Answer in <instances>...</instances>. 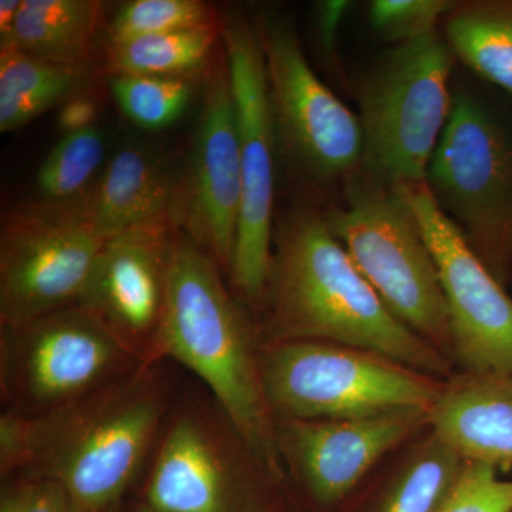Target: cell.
I'll return each instance as SVG.
<instances>
[{
  "mask_svg": "<svg viewBox=\"0 0 512 512\" xmlns=\"http://www.w3.org/2000/svg\"><path fill=\"white\" fill-rule=\"evenodd\" d=\"M350 8H352V3L343 2V0H332V2L328 0V2H320L316 5V33H318L323 50L330 55L336 53L339 29Z\"/></svg>",
  "mask_w": 512,
  "mask_h": 512,
  "instance_id": "obj_31",
  "label": "cell"
},
{
  "mask_svg": "<svg viewBox=\"0 0 512 512\" xmlns=\"http://www.w3.org/2000/svg\"><path fill=\"white\" fill-rule=\"evenodd\" d=\"M18 480L22 488V512H87L55 484L25 478Z\"/></svg>",
  "mask_w": 512,
  "mask_h": 512,
  "instance_id": "obj_29",
  "label": "cell"
},
{
  "mask_svg": "<svg viewBox=\"0 0 512 512\" xmlns=\"http://www.w3.org/2000/svg\"><path fill=\"white\" fill-rule=\"evenodd\" d=\"M464 467L466 461L456 451L430 434L365 512H440Z\"/></svg>",
  "mask_w": 512,
  "mask_h": 512,
  "instance_id": "obj_22",
  "label": "cell"
},
{
  "mask_svg": "<svg viewBox=\"0 0 512 512\" xmlns=\"http://www.w3.org/2000/svg\"><path fill=\"white\" fill-rule=\"evenodd\" d=\"M0 512H22V488L19 480L3 487Z\"/></svg>",
  "mask_w": 512,
  "mask_h": 512,
  "instance_id": "obj_33",
  "label": "cell"
},
{
  "mask_svg": "<svg viewBox=\"0 0 512 512\" xmlns=\"http://www.w3.org/2000/svg\"><path fill=\"white\" fill-rule=\"evenodd\" d=\"M133 512H153V511H151V508L148 507V505L146 503H144V501H143V504H140V505H138L137 508H134Z\"/></svg>",
  "mask_w": 512,
  "mask_h": 512,
  "instance_id": "obj_34",
  "label": "cell"
},
{
  "mask_svg": "<svg viewBox=\"0 0 512 512\" xmlns=\"http://www.w3.org/2000/svg\"><path fill=\"white\" fill-rule=\"evenodd\" d=\"M106 156V140L96 126L63 134L43 160L36 175L37 190L43 200H80L93 187Z\"/></svg>",
  "mask_w": 512,
  "mask_h": 512,
  "instance_id": "obj_24",
  "label": "cell"
},
{
  "mask_svg": "<svg viewBox=\"0 0 512 512\" xmlns=\"http://www.w3.org/2000/svg\"><path fill=\"white\" fill-rule=\"evenodd\" d=\"M261 373L275 421L430 412L443 390L433 376L387 357L320 340L262 343Z\"/></svg>",
  "mask_w": 512,
  "mask_h": 512,
  "instance_id": "obj_5",
  "label": "cell"
},
{
  "mask_svg": "<svg viewBox=\"0 0 512 512\" xmlns=\"http://www.w3.org/2000/svg\"><path fill=\"white\" fill-rule=\"evenodd\" d=\"M109 86L120 110L146 130H163L180 120L194 96L192 77L111 74Z\"/></svg>",
  "mask_w": 512,
  "mask_h": 512,
  "instance_id": "obj_25",
  "label": "cell"
},
{
  "mask_svg": "<svg viewBox=\"0 0 512 512\" xmlns=\"http://www.w3.org/2000/svg\"><path fill=\"white\" fill-rule=\"evenodd\" d=\"M457 5L450 0H375L367 18L377 35L402 45L437 32L441 18Z\"/></svg>",
  "mask_w": 512,
  "mask_h": 512,
  "instance_id": "obj_27",
  "label": "cell"
},
{
  "mask_svg": "<svg viewBox=\"0 0 512 512\" xmlns=\"http://www.w3.org/2000/svg\"><path fill=\"white\" fill-rule=\"evenodd\" d=\"M174 188L175 178L154 154L126 147L82 197L84 212L94 232L107 241L171 214Z\"/></svg>",
  "mask_w": 512,
  "mask_h": 512,
  "instance_id": "obj_18",
  "label": "cell"
},
{
  "mask_svg": "<svg viewBox=\"0 0 512 512\" xmlns=\"http://www.w3.org/2000/svg\"><path fill=\"white\" fill-rule=\"evenodd\" d=\"M241 147L242 198L229 279L248 305L264 303L272 262L274 225V117L258 30L241 12L221 23Z\"/></svg>",
  "mask_w": 512,
  "mask_h": 512,
  "instance_id": "obj_9",
  "label": "cell"
},
{
  "mask_svg": "<svg viewBox=\"0 0 512 512\" xmlns=\"http://www.w3.org/2000/svg\"><path fill=\"white\" fill-rule=\"evenodd\" d=\"M218 23L214 8L201 0H133L110 22L109 45Z\"/></svg>",
  "mask_w": 512,
  "mask_h": 512,
  "instance_id": "obj_26",
  "label": "cell"
},
{
  "mask_svg": "<svg viewBox=\"0 0 512 512\" xmlns=\"http://www.w3.org/2000/svg\"><path fill=\"white\" fill-rule=\"evenodd\" d=\"M255 26L264 50L278 143L306 173L320 180L346 177L362 167L359 116L313 72L291 22L264 12Z\"/></svg>",
  "mask_w": 512,
  "mask_h": 512,
  "instance_id": "obj_12",
  "label": "cell"
},
{
  "mask_svg": "<svg viewBox=\"0 0 512 512\" xmlns=\"http://www.w3.org/2000/svg\"><path fill=\"white\" fill-rule=\"evenodd\" d=\"M99 116V104L86 92L76 94L66 101L57 114V124L64 134L86 130L94 127Z\"/></svg>",
  "mask_w": 512,
  "mask_h": 512,
  "instance_id": "obj_30",
  "label": "cell"
},
{
  "mask_svg": "<svg viewBox=\"0 0 512 512\" xmlns=\"http://www.w3.org/2000/svg\"><path fill=\"white\" fill-rule=\"evenodd\" d=\"M89 64H63L0 52V131L13 133L86 92Z\"/></svg>",
  "mask_w": 512,
  "mask_h": 512,
  "instance_id": "obj_20",
  "label": "cell"
},
{
  "mask_svg": "<svg viewBox=\"0 0 512 512\" xmlns=\"http://www.w3.org/2000/svg\"><path fill=\"white\" fill-rule=\"evenodd\" d=\"M164 429L147 478L144 503L151 511H271L261 481H274L221 409L184 407Z\"/></svg>",
  "mask_w": 512,
  "mask_h": 512,
  "instance_id": "obj_11",
  "label": "cell"
},
{
  "mask_svg": "<svg viewBox=\"0 0 512 512\" xmlns=\"http://www.w3.org/2000/svg\"><path fill=\"white\" fill-rule=\"evenodd\" d=\"M512 275V274H511Z\"/></svg>",
  "mask_w": 512,
  "mask_h": 512,
  "instance_id": "obj_35",
  "label": "cell"
},
{
  "mask_svg": "<svg viewBox=\"0 0 512 512\" xmlns=\"http://www.w3.org/2000/svg\"><path fill=\"white\" fill-rule=\"evenodd\" d=\"M440 512H512V480L497 468L466 463Z\"/></svg>",
  "mask_w": 512,
  "mask_h": 512,
  "instance_id": "obj_28",
  "label": "cell"
},
{
  "mask_svg": "<svg viewBox=\"0 0 512 512\" xmlns=\"http://www.w3.org/2000/svg\"><path fill=\"white\" fill-rule=\"evenodd\" d=\"M103 6L96 0H23L8 45L37 59L89 64Z\"/></svg>",
  "mask_w": 512,
  "mask_h": 512,
  "instance_id": "obj_19",
  "label": "cell"
},
{
  "mask_svg": "<svg viewBox=\"0 0 512 512\" xmlns=\"http://www.w3.org/2000/svg\"><path fill=\"white\" fill-rule=\"evenodd\" d=\"M446 40L461 62L512 96V0L457 5L446 19Z\"/></svg>",
  "mask_w": 512,
  "mask_h": 512,
  "instance_id": "obj_21",
  "label": "cell"
},
{
  "mask_svg": "<svg viewBox=\"0 0 512 512\" xmlns=\"http://www.w3.org/2000/svg\"><path fill=\"white\" fill-rule=\"evenodd\" d=\"M222 272L210 254L178 234L148 366L170 357L200 377L256 463L279 484L284 466L262 383V343Z\"/></svg>",
  "mask_w": 512,
  "mask_h": 512,
  "instance_id": "obj_3",
  "label": "cell"
},
{
  "mask_svg": "<svg viewBox=\"0 0 512 512\" xmlns=\"http://www.w3.org/2000/svg\"><path fill=\"white\" fill-rule=\"evenodd\" d=\"M23 0H2L0 2V49L8 45L18 22Z\"/></svg>",
  "mask_w": 512,
  "mask_h": 512,
  "instance_id": "obj_32",
  "label": "cell"
},
{
  "mask_svg": "<svg viewBox=\"0 0 512 512\" xmlns=\"http://www.w3.org/2000/svg\"><path fill=\"white\" fill-rule=\"evenodd\" d=\"M144 366L80 305L0 326V394L16 416L53 412Z\"/></svg>",
  "mask_w": 512,
  "mask_h": 512,
  "instance_id": "obj_7",
  "label": "cell"
},
{
  "mask_svg": "<svg viewBox=\"0 0 512 512\" xmlns=\"http://www.w3.org/2000/svg\"><path fill=\"white\" fill-rule=\"evenodd\" d=\"M419 221L446 299L453 355L467 373L512 376V298L441 210L426 181L397 185Z\"/></svg>",
  "mask_w": 512,
  "mask_h": 512,
  "instance_id": "obj_13",
  "label": "cell"
},
{
  "mask_svg": "<svg viewBox=\"0 0 512 512\" xmlns=\"http://www.w3.org/2000/svg\"><path fill=\"white\" fill-rule=\"evenodd\" d=\"M423 426L429 412L394 410L345 420L276 421L282 466L289 467L322 510H336L390 450Z\"/></svg>",
  "mask_w": 512,
  "mask_h": 512,
  "instance_id": "obj_15",
  "label": "cell"
},
{
  "mask_svg": "<svg viewBox=\"0 0 512 512\" xmlns=\"http://www.w3.org/2000/svg\"><path fill=\"white\" fill-rule=\"evenodd\" d=\"M178 234L167 214L107 239L79 302L146 366L163 318Z\"/></svg>",
  "mask_w": 512,
  "mask_h": 512,
  "instance_id": "obj_16",
  "label": "cell"
},
{
  "mask_svg": "<svg viewBox=\"0 0 512 512\" xmlns=\"http://www.w3.org/2000/svg\"><path fill=\"white\" fill-rule=\"evenodd\" d=\"M426 184L504 285L512 274V121L476 94H454Z\"/></svg>",
  "mask_w": 512,
  "mask_h": 512,
  "instance_id": "obj_6",
  "label": "cell"
},
{
  "mask_svg": "<svg viewBox=\"0 0 512 512\" xmlns=\"http://www.w3.org/2000/svg\"><path fill=\"white\" fill-rule=\"evenodd\" d=\"M242 198L237 110L224 53L208 70L201 114L183 177L175 178L171 215L180 232L231 269Z\"/></svg>",
  "mask_w": 512,
  "mask_h": 512,
  "instance_id": "obj_14",
  "label": "cell"
},
{
  "mask_svg": "<svg viewBox=\"0 0 512 512\" xmlns=\"http://www.w3.org/2000/svg\"><path fill=\"white\" fill-rule=\"evenodd\" d=\"M454 55L439 33L390 49L357 92L362 167L373 184L423 183L453 109Z\"/></svg>",
  "mask_w": 512,
  "mask_h": 512,
  "instance_id": "obj_4",
  "label": "cell"
},
{
  "mask_svg": "<svg viewBox=\"0 0 512 512\" xmlns=\"http://www.w3.org/2000/svg\"><path fill=\"white\" fill-rule=\"evenodd\" d=\"M144 366L42 416H0V473L63 488L87 512H113L160 440L168 392Z\"/></svg>",
  "mask_w": 512,
  "mask_h": 512,
  "instance_id": "obj_1",
  "label": "cell"
},
{
  "mask_svg": "<svg viewBox=\"0 0 512 512\" xmlns=\"http://www.w3.org/2000/svg\"><path fill=\"white\" fill-rule=\"evenodd\" d=\"M104 244L82 198L9 212L0 232V326L79 305Z\"/></svg>",
  "mask_w": 512,
  "mask_h": 512,
  "instance_id": "obj_10",
  "label": "cell"
},
{
  "mask_svg": "<svg viewBox=\"0 0 512 512\" xmlns=\"http://www.w3.org/2000/svg\"><path fill=\"white\" fill-rule=\"evenodd\" d=\"M429 427L466 463L512 470V376L466 372L443 384Z\"/></svg>",
  "mask_w": 512,
  "mask_h": 512,
  "instance_id": "obj_17",
  "label": "cell"
},
{
  "mask_svg": "<svg viewBox=\"0 0 512 512\" xmlns=\"http://www.w3.org/2000/svg\"><path fill=\"white\" fill-rule=\"evenodd\" d=\"M274 244L262 343L320 340L367 350L429 376L450 373V359L384 305L326 217L293 212Z\"/></svg>",
  "mask_w": 512,
  "mask_h": 512,
  "instance_id": "obj_2",
  "label": "cell"
},
{
  "mask_svg": "<svg viewBox=\"0 0 512 512\" xmlns=\"http://www.w3.org/2000/svg\"><path fill=\"white\" fill-rule=\"evenodd\" d=\"M326 221L384 305L444 355L453 353L436 262L400 191L373 183L357 188L348 207Z\"/></svg>",
  "mask_w": 512,
  "mask_h": 512,
  "instance_id": "obj_8",
  "label": "cell"
},
{
  "mask_svg": "<svg viewBox=\"0 0 512 512\" xmlns=\"http://www.w3.org/2000/svg\"><path fill=\"white\" fill-rule=\"evenodd\" d=\"M220 37L221 25L214 23L109 45L107 72L192 77L208 63Z\"/></svg>",
  "mask_w": 512,
  "mask_h": 512,
  "instance_id": "obj_23",
  "label": "cell"
}]
</instances>
